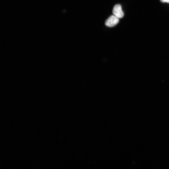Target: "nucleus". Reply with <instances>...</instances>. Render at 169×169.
<instances>
[{
    "label": "nucleus",
    "mask_w": 169,
    "mask_h": 169,
    "mask_svg": "<svg viewBox=\"0 0 169 169\" xmlns=\"http://www.w3.org/2000/svg\"><path fill=\"white\" fill-rule=\"evenodd\" d=\"M119 22V18L114 15L110 16L105 22L106 26L108 27H112L116 26Z\"/></svg>",
    "instance_id": "obj_1"
},
{
    "label": "nucleus",
    "mask_w": 169,
    "mask_h": 169,
    "mask_svg": "<svg viewBox=\"0 0 169 169\" xmlns=\"http://www.w3.org/2000/svg\"><path fill=\"white\" fill-rule=\"evenodd\" d=\"M114 15L119 18H122L124 16V13L122 10L121 6L120 5H115L112 10Z\"/></svg>",
    "instance_id": "obj_2"
},
{
    "label": "nucleus",
    "mask_w": 169,
    "mask_h": 169,
    "mask_svg": "<svg viewBox=\"0 0 169 169\" xmlns=\"http://www.w3.org/2000/svg\"><path fill=\"white\" fill-rule=\"evenodd\" d=\"M160 1L162 2H166L169 3V0H160Z\"/></svg>",
    "instance_id": "obj_3"
}]
</instances>
